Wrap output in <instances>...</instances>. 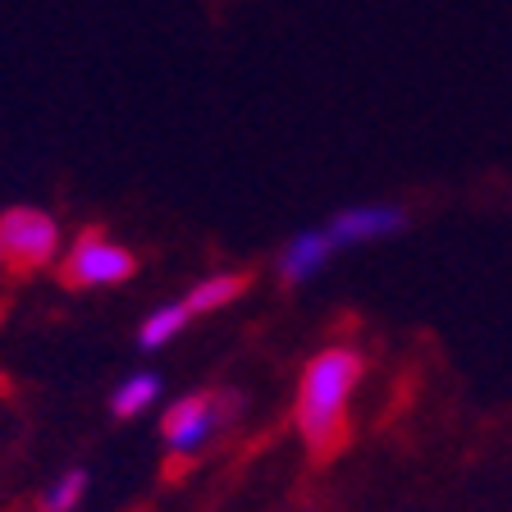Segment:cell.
<instances>
[{
  "mask_svg": "<svg viewBox=\"0 0 512 512\" xmlns=\"http://www.w3.org/2000/svg\"><path fill=\"white\" fill-rule=\"evenodd\" d=\"M366 375V357L352 343H330L307 362L298 380V403H293V421L298 435L311 453H330L339 448L343 430H348V407L352 394Z\"/></svg>",
  "mask_w": 512,
  "mask_h": 512,
  "instance_id": "6da1fadb",
  "label": "cell"
},
{
  "mask_svg": "<svg viewBox=\"0 0 512 512\" xmlns=\"http://www.w3.org/2000/svg\"><path fill=\"white\" fill-rule=\"evenodd\" d=\"M234 412H238L234 394H188L179 403H170V412L160 421L165 453L174 462H192L220 439V430L234 421Z\"/></svg>",
  "mask_w": 512,
  "mask_h": 512,
  "instance_id": "7a4b0ae2",
  "label": "cell"
},
{
  "mask_svg": "<svg viewBox=\"0 0 512 512\" xmlns=\"http://www.w3.org/2000/svg\"><path fill=\"white\" fill-rule=\"evenodd\" d=\"M0 252L19 270H42L64 256L60 220L42 206H10L0 211Z\"/></svg>",
  "mask_w": 512,
  "mask_h": 512,
  "instance_id": "3957f363",
  "label": "cell"
},
{
  "mask_svg": "<svg viewBox=\"0 0 512 512\" xmlns=\"http://www.w3.org/2000/svg\"><path fill=\"white\" fill-rule=\"evenodd\" d=\"M60 270L74 288H119L133 279L138 256L128 252L124 243H115L110 234H78L74 243L64 247Z\"/></svg>",
  "mask_w": 512,
  "mask_h": 512,
  "instance_id": "277c9868",
  "label": "cell"
},
{
  "mask_svg": "<svg viewBox=\"0 0 512 512\" xmlns=\"http://www.w3.org/2000/svg\"><path fill=\"white\" fill-rule=\"evenodd\" d=\"M403 224H407V211H403V206L371 202V206H348V211H339L330 224H325V234H330V243L343 252V247L375 243V238L398 234Z\"/></svg>",
  "mask_w": 512,
  "mask_h": 512,
  "instance_id": "5b68a950",
  "label": "cell"
},
{
  "mask_svg": "<svg viewBox=\"0 0 512 512\" xmlns=\"http://www.w3.org/2000/svg\"><path fill=\"white\" fill-rule=\"evenodd\" d=\"M334 252H339V247L330 243L325 224H320V229H302V234H293L284 243V252H279V279H284V284H307L311 275H320V270L330 266Z\"/></svg>",
  "mask_w": 512,
  "mask_h": 512,
  "instance_id": "8992f818",
  "label": "cell"
},
{
  "mask_svg": "<svg viewBox=\"0 0 512 512\" xmlns=\"http://www.w3.org/2000/svg\"><path fill=\"white\" fill-rule=\"evenodd\" d=\"M247 288V279L243 275H234V270H220V275H206V279H197V284L183 293V302H188V311L192 316H211V311H220V307H229V302L238 298Z\"/></svg>",
  "mask_w": 512,
  "mask_h": 512,
  "instance_id": "52a82bcc",
  "label": "cell"
},
{
  "mask_svg": "<svg viewBox=\"0 0 512 512\" xmlns=\"http://www.w3.org/2000/svg\"><path fill=\"white\" fill-rule=\"evenodd\" d=\"M160 398V375L156 371H133L115 384V394H110V412L133 421V416L151 412V403Z\"/></svg>",
  "mask_w": 512,
  "mask_h": 512,
  "instance_id": "ba28073f",
  "label": "cell"
},
{
  "mask_svg": "<svg viewBox=\"0 0 512 512\" xmlns=\"http://www.w3.org/2000/svg\"><path fill=\"white\" fill-rule=\"evenodd\" d=\"M188 320H192V311H188V302H160L156 311H147V320H142V330H138V343L147 352H156V348H165V343H174L183 330H188Z\"/></svg>",
  "mask_w": 512,
  "mask_h": 512,
  "instance_id": "9c48e42d",
  "label": "cell"
},
{
  "mask_svg": "<svg viewBox=\"0 0 512 512\" xmlns=\"http://www.w3.org/2000/svg\"><path fill=\"white\" fill-rule=\"evenodd\" d=\"M83 494H87V471L83 467H69V471H60V476L46 485L42 512H74L78 503H83Z\"/></svg>",
  "mask_w": 512,
  "mask_h": 512,
  "instance_id": "30bf717a",
  "label": "cell"
},
{
  "mask_svg": "<svg viewBox=\"0 0 512 512\" xmlns=\"http://www.w3.org/2000/svg\"><path fill=\"white\" fill-rule=\"evenodd\" d=\"M5 270H10V261H5V252H0V275H5Z\"/></svg>",
  "mask_w": 512,
  "mask_h": 512,
  "instance_id": "8fae6325",
  "label": "cell"
}]
</instances>
